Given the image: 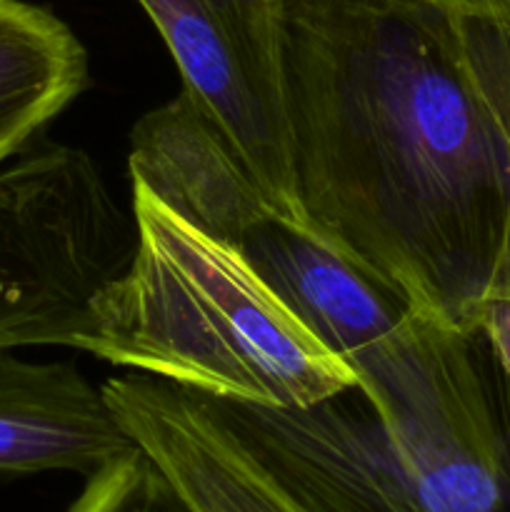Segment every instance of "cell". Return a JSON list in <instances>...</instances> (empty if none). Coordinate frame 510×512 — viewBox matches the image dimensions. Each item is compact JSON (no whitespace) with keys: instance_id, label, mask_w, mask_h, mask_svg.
<instances>
[{"instance_id":"2","label":"cell","mask_w":510,"mask_h":512,"mask_svg":"<svg viewBox=\"0 0 510 512\" xmlns=\"http://www.w3.org/2000/svg\"><path fill=\"white\" fill-rule=\"evenodd\" d=\"M135 250L90 308L78 348L220 400L308 408L358 385L353 368L243 253L133 183Z\"/></svg>"},{"instance_id":"4","label":"cell","mask_w":510,"mask_h":512,"mask_svg":"<svg viewBox=\"0 0 510 512\" xmlns=\"http://www.w3.org/2000/svg\"><path fill=\"white\" fill-rule=\"evenodd\" d=\"M98 163L35 140L0 168V348H78L93 300L135 250Z\"/></svg>"},{"instance_id":"12","label":"cell","mask_w":510,"mask_h":512,"mask_svg":"<svg viewBox=\"0 0 510 512\" xmlns=\"http://www.w3.org/2000/svg\"><path fill=\"white\" fill-rule=\"evenodd\" d=\"M475 325L485 330V335L490 338L495 353L503 360L505 370L510 375V298L488 300L480 308Z\"/></svg>"},{"instance_id":"8","label":"cell","mask_w":510,"mask_h":512,"mask_svg":"<svg viewBox=\"0 0 510 512\" xmlns=\"http://www.w3.org/2000/svg\"><path fill=\"white\" fill-rule=\"evenodd\" d=\"M133 448L103 385L73 363H40L0 348V478H88Z\"/></svg>"},{"instance_id":"7","label":"cell","mask_w":510,"mask_h":512,"mask_svg":"<svg viewBox=\"0 0 510 512\" xmlns=\"http://www.w3.org/2000/svg\"><path fill=\"white\" fill-rule=\"evenodd\" d=\"M228 243L353 373L413 315L395 290L270 210H255Z\"/></svg>"},{"instance_id":"3","label":"cell","mask_w":510,"mask_h":512,"mask_svg":"<svg viewBox=\"0 0 510 512\" xmlns=\"http://www.w3.org/2000/svg\"><path fill=\"white\" fill-rule=\"evenodd\" d=\"M355 378L425 512H510V375L483 328L413 313Z\"/></svg>"},{"instance_id":"13","label":"cell","mask_w":510,"mask_h":512,"mask_svg":"<svg viewBox=\"0 0 510 512\" xmlns=\"http://www.w3.org/2000/svg\"><path fill=\"white\" fill-rule=\"evenodd\" d=\"M485 3H495V5H505V8H510V0H485Z\"/></svg>"},{"instance_id":"5","label":"cell","mask_w":510,"mask_h":512,"mask_svg":"<svg viewBox=\"0 0 510 512\" xmlns=\"http://www.w3.org/2000/svg\"><path fill=\"white\" fill-rule=\"evenodd\" d=\"M180 73L168 103L220 145L275 215L308 230L285 110L288 0H138ZM310 233V230H308Z\"/></svg>"},{"instance_id":"9","label":"cell","mask_w":510,"mask_h":512,"mask_svg":"<svg viewBox=\"0 0 510 512\" xmlns=\"http://www.w3.org/2000/svg\"><path fill=\"white\" fill-rule=\"evenodd\" d=\"M88 85V50L68 23L40 5L0 0V168L43 138Z\"/></svg>"},{"instance_id":"6","label":"cell","mask_w":510,"mask_h":512,"mask_svg":"<svg viewBox=\"0 0 510 512\" xmlns=\"http://www.w3.org/2000/svg\"><path fill=\"white\" fill-rule=\"evenodd\" d=\"M115 418L193 512H305L245 450L205 393L153 375L103 383Z\"/></svg>"},{"instance_id":"10","label":"cell","mask_w":510,"mask_h":512,"mask_svg":"<svg viewBox=\"0 0 510 512\" xmlns=\"http://www.w3.org/2000/svg\"><path fill=\"white\" fill-rule=\"evenodd\" d=\"M458 53L503 135L510 168V8L485 0H443ZM498 298H510V240Z\"/></svg>"},{"instance_id":"11","label":"cell","mask_w":510,"mask_h":512,"mask_svg":"<svg viewBox=\"0 0 510 512\" xmlns=\"http://www.w3.org/2000/svg\"><path fill=\"white\" fill-rule=\"evenodd\" d=\"M65 512H193L145 450L110 460L85 478Z\"/></svg>"},{"instance_id":"1","label":"cell","mask_w":510,"mask_h":512,"mask_svg":"<svg viewBox=\"0 0 510 512\" xmlns=\"http://www.w3.org/2000/svg\"><path fill=\"white\" fill-rule=\"evenodd\" d=\"M283 73L310 233L420 318L478 328L505 275L510 168L443 0H288Z\"/></svg>"}]
</instances>
